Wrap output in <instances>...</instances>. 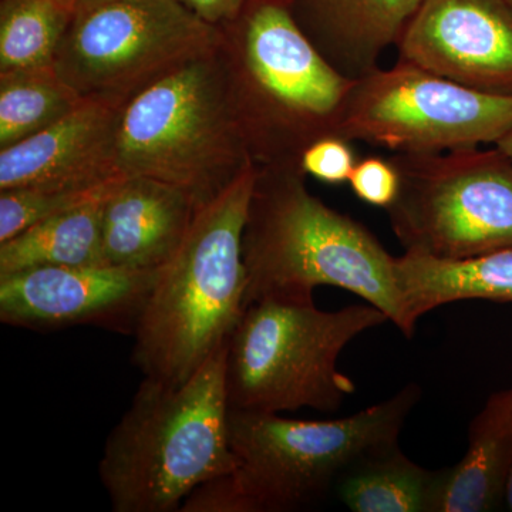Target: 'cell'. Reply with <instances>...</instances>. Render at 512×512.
Wrapping results in <instances>:
<instances>
[{
    "label": "cell",
    "instance_id": "cell-1",
    "mask_svg": "<svg viewBox=\"0 0 512 512\" xmlns=\"http://www.w3.org/2000/svg\"><path fill=\"white\" fill-rule=\"evenodd\" d=\"M242 259L245 309L262 299H313L315 288L328 285L355 293L402 328L396 256L365 225L311 194L295 165L258 167Z\"/></svg>",
    "mask_w": 512,
    "mask_h": 512
},
{
    "label": "cell",
    "instance_id": "cell-2",
    "mask_svg": "<svg viewBox=\"0 0 512 512\" xmlns=\"http://www.w3.org/2000/svg\"><path fill=\"white\" fill-rule=\"evenodd\" d=\"M221 29L218 56L249 156L258 167H299L306 148L336 136L356 79L320 53L286 0H248Z\"/></svg>",
    "mask_w": 512,
    "mask_h": 512
},
{
    "label": "cell",
    "instance_id": "cell-3",
    "mask_svg": "<svg viewBox=\"0 0 512 512\" xmlns=\"http://www.w3.org/2000/svg\"><path fill=\"white\" fill-rule=\"evenodd\" d=\"M420 389L335 420H292L279 413L229 409L234 466L201 485L181 512H289L319 503L360 458L394 446Z\"/></svg>",
    "mask_w": 512,
    "mask_h": 512
},
{
    "label": "cell",
    "instance_id": "cell-4",
    "mask_svg": "<svg viewBox=\"0 0 512 512\" xmlns=\"http://www.w3.org/2000/svg\"><path fill=\"white\" fill-rule=\"evenodd\" d=\"M227 353L228 342L180 384L144 377L100 461L114 512L180 511L231 471Z\"/></svg>",
    "mask_w": 512,
    "mask_h": 512
},
{
    "label": "cell",
    "instance_id": "cell-5",
    "mask_svg": "<svg viewBox=\"0 0 512 512\" xmlns=\"http://www.w3.org/2000/svg\"><path fill=\"white\" fill-rule=\"evenodd\" d=\"M258 167L195 215L138 318L133 360L144 377L180 384L228 342L245 312L242 235Z\"/></svg>",
    "mask_w": 512,
    "mask_h": 512
},
{
    "label": "cell",
    "instance_id": "cell-6",
    "mask_svg": "<svg viewBox=\"0 0 512 512\" xmlns=\"http://www.w3.org/2000/svg\"><path fill=\"white\" fill-rule=\"evenodd\" d=\"M390 322L370 303L326 312L313 299H262L247 306L228 340L229 409L338 412L356 386L338 367L343 349Z\"/></svg>",
    "mask_w": 512,
    "mask_h": 512
},
{
    "label": "cell",
    "instance_id": "cell-7",
    "mask_svg": "<svg viewBox=\"0 0 512 512\" xmlns=\"http://www.w3.org/2000/svg\"><path fill=\"white\" fill-rule=\"evenodd\" d=\"M117 163L123 174L173 185L198 210L255 164L218 52L187 64L124 107Z\"/></svg>",
    "mask_w": 512,
    "mask_h": 512
},
{
    "label": "cell",
    "instance_id": "cell-8",
    "mask_svg": "<svg viewBox=\"0 0 512 512\" xmlns=\"http://www.w3.org/2000/svg\"><path fill=\"white\" fill-rule=\"evenodd\" d=\"M221 42V28L177 0H101L74 13L53 67L83 99L124 109Z\"/></svg>",
    "mask_w": 512,
    "mask_h": 512
},
{
    "label": "cell",
    "instance_id": "cell-9",
    "mask_svg": "<svg viewBox=\"0 0 512 512\" xmlns=\"http://www.w3.org/2000/svg\"><path fill=\"white\" fill-rule=\"evenodd\" d=\"M390 225L409 252L470 258L512 247V163L500 148L394 154Z\"/></svg>",
    "mask_w": 512,
    "mask_h": 512
},
{
    "label": "cell",
    "instance_id": "cell-10",
    "mask_svg": "<svg viewBox=\"0 0 512 512\" xmlns=\"http://www.w3.org/2000/svg\"><path fill=\"white\" fill-rule=\"evenodd\" d=\"M512 130V96L470 89L399 60L356 79L336 136L394 154L497 144Z\"/></svg>",
    "mask_w": 512,
    "mask_h": 512
},
{
    "label": "cell",
    "instance_id": "cell-11",
    "mask_svg": "<svg viewBox=\"0 0 512 512\" xmlns=\"http://www.w3.org/2000/svg\"><path fill=\"white\" fill-rule=\"evenodd\" d=\"M160 269L46 266L3 275L0 320L16 328L94 325L134 333Z\"/></svg>",
    "mask_w": 512,
    "mask_h": 512
},
{
    "label": "cell",
    "instance_id": "cell-12",
    "mask_svg": "<svg viewBox=\"0 0 512 512\" xmlns=\"http://www.w3.org/2000/svg\"><path fill=\"white\" fill-rule=\"evenodd\" d=\"M396 46L403 62L512 96L510 0H421Z\"/></svg>",
    "mask_w": 512,
    "mask_h": 512
},
{
    "label": "cell",
    "instance_id": "cell-13",
    "mask_svg": "<svg viewBox=\"0 0 512 512\" xmlns=\"http://www.w3.org/2000/svg\"><path fill=\"white\" fill-rule=\"evenodd\" d=\"M121 107L86 100L56 124L0 150V191L96 188L124 175L117 163Z\"/></svg>",
    "mask_w": 512,
    "mask_h": 512
},
{
    "label": "cell",
    "instance_id": "cell-14",
    "mask_svg": "<svg viewBox=\"0 0 512 512\" xmlns=\"http://www.w3.org/2000/svg\"><path fill=\"white\" fill-rule=\"evenodd\" d=\"M198 211L173 185L123 175L103 202L107 265L138 271L163 268L183 244Z\"/></svg>",
    "mask_w": 512,
    "mask_h": 512
},
{
    "label": "cell",
    "instance_id": "cell-15",
    "mask_svg": "<svg viewBox=\"0 0 512 512\" xmlns=\"http://www.w3.org/2000/svg\"><path fill=\"white\" fill-rule=\"evenodd\" d=\"M303 32L340 73L360 79L397 45L421 0H293Z\"/></svg>",
    "mask_w": 512,
    "mask_h": 512
},
{
    "label": "cell",
    "instance_id": "cell-16",
    "mask_svg": "<svg viewBox=\"0 0 512 512\" xmlns=\"http://www.w3.org/2000/svg\"><path fill=\"white\" fill-rule=\"evenodd\" d=\"M403 335L412 338L421 316L446 303L484 299L512 303V247L470 258L440 259L406 251L394 261Z\"/></svg>",
    "mask_w": 512,
    "mask_h": 512
},
{
    "label": "cell",
    "instance_id": "cell-17",
    "mask_svg": "<svg viewBox=\"0 0 512 512\" xmlns=\"http://www.w3.org/2000/svg\"><path fill=\"white\" fill-rule=\"evenodd\" d=\"M512 468L511 390L495 393L470 427L468 450L447 468L437 512L494 511L505 501Z\"/></svg>",
    "mask_w": 512,
    "mask_h": 512
},
{
    "label": "cell",
    "instance_id": "cell-18",
    "mask_svg": "<svg viewBox=\"0 0 512 512\" xmlns=\"http://www.w3.org/2000/svg\"><path fill=\"white\" fill-rule=\"evenodd\" d=\"M446 473L413 463L394 444L357 460L335 491L350 511L437 512Z\"/></svg>",
    "mask_w": 512,
    "mask_h": 512
},
{
    "label": "cell",
    "instance_id": "cell-19",
    "mask_svg": "<svg viewBox=\"0 0 512 512\" xmlns=\"http://www.w3.org/2000/svg\"><path fill=\"white\" fill-rule=\"evenodd\" d=\"M107 194L37 222L2 242L0 276L46 266L107 265L103 249V202Z\"/></svg>",
    "mask_w": 512,
    "mask_h": 512
},
{
    "label": "cell",
    "instance_id": "cell-20",
    "mask_svg": "<svg viewBox=\"0 0 512 512\" xmlns=\"http://www.w3.org/2000/svg\"><path fill=\"white\" fill-rule=\"evenodd\" d=\"M84 101L53 66L0 73V150L53 126Z\"/></svg>",
    "mask_w": 512,
    "mask_h": 512
},
{
    "label": "cell",
    "instance_id": "cell-21",
    "mask_svg": "<svg viewBox=\"0 0 512 512\" xmlns=\"http://www.w3.org/2000/svg\"><path fill=\"white\" fill-rule=\"evenodd\" d=\"M73 16L60 0H2L0 73L53 66Z\"/></svg>",
    "mask_w": 512,
    "mask_h": 512
},
{
    "label": "cell",
    "instance_id": "cell-22",
    "mask_svg": "<svg viewBox=\"0 0 512 512\" xmlns=\"http://www.w3.org/2000/svg\"><path fill=\"white\" fill-rule=\"evenodd\" d=\"M119 178L100 187L79 190L16 188L0 191V244L33 227L37 222L104 197Z\"/></svg>",
    "mask_w": 512,
    "mask_h": 512
},
{
    "label": "cell",
    "instance_id": "cell-23",
    "mask_svg": "<svg viewBox=\"0 0 512 512\" xmlns=\"http://www.w3.org/2000/svg\"><path fill=\"white\" fill-rule=\"evenodd\" d=\"M357 161L350 141L338 136H328L316 140L303 151L299 167L308 177L322 183L339 185L348 183Z\"/></svg>",
    "mask_w": 512,
    "mask_h": 512
},
{
    "label": "cell",
    "instance_id": "cell-24",
    "mask_svg": "<svg viewBox=\"0 0 512 512\" xmlns=\"http://www.w3.org/2000/svg\"><path fill=\"white\" fill-rule=\"evenodd\" d=\"M348 183L360 201L384 210L396 201L400 190L399 173L390 158H362L353 168Z\"/></svg>",
    "mask_w": 512,
    "mask_h": 512
},
{
    "label": "cell",
    "instance_id": "cell-25",
    "mask_svg": "<svg viewBox=\"0 0 512 512\" xmlns=\"http://www.w3.org/2000/svg\"><path fill=\"white\" fill-rule=\"evenodd\" d=\"M177 2L210 25L222 28L241 15L248 0H177Z\"/></svg>",
    "mask_w": 512,
    "mask_h": 512
},
{
    "label": "cell",
    "instance_id": "cell-26",
    "mask_svg": "<svg viewBox=\"0 0 512 512\" xmlns=\"http://www.w3.org/2000/svg\"><path fill=\"white\" fill-rule=\"evenodd\" d=\"M64 3L73 13L80 12V10L90 8V6L96 5L101 0H60Z\"/></svg>",
    "mask_w": 512,
    "mask_h": 512
},
{
    "label": "cell",
    "instance_id": "cell-27",
    "mask_svg": "<svg viewBox=\"0 0 512 512\" xmlns=\"http://www.w3.org/2000/svg\"><path fill=\"white\" fill-rule=\"evenodd\" d=\"M495 147L500 148L501 151L510 158V161L512 163V130L510 133L507 134V136H504L501 138L500 141H498L497 144H495Z\"/></svg>",
    "mask_w": 512,
    "mask_h": 512
},
{
    "label": "cell",
    "instance_id": "cell-28",
    "mask_svg": "<svg viewBox=\"0 0 512 512\" xmlns=\"http://www.w3.org/2000/svg\"><path fill=\"white\" fill-rule=\"evenodd\" d=\"M505 503H507L508 508L512 511V468L510 477H508L507 490H505Z\"/></svg>",
    "mask_w": 512,
    "mask_h": 512
},
{
    "label": "cell",
    "instance_id": "cell-29",
    "mask_svg": "<svg viewBox=\"0 0 512 512\" xmlns=\"http://www.w3.org/2000/svg\"><path fill=\"white\" fill-rule=\"evenodd\" d=\"M286 2H289L292 5L293 0H286Z\"/></svg>",
    "mask_w": 512,
    "mask_h": 512
},
{
    "label": "cell",
    "instance_id": "cell-30",
    "mask_svg": "<svg viewBox=\"0 0 512 512\" xmlns=\"http://www.w3.org/2000/svg\"><path fill=\"white\" fill-rule=\"evenodd\" d=\"M511 396H512V390H511Z\"/></svg>",
    "mask_w": 512,
    "mask_h": 512
},
{
    "label": "cell",
    "instance_id": "cell-31",
    "mask_svg": "<svg viewBox=\"0 0 512 512\" xmlns=\"http://www.w3.org/2000/svg\"><path fill=\"white\" fill-rule=\"evenodd\" d=\"M510 2L512 3V0H510Z\"/></svg>",
    "mask_w": 512,
    "mask_h": 512
}]
</instances>
